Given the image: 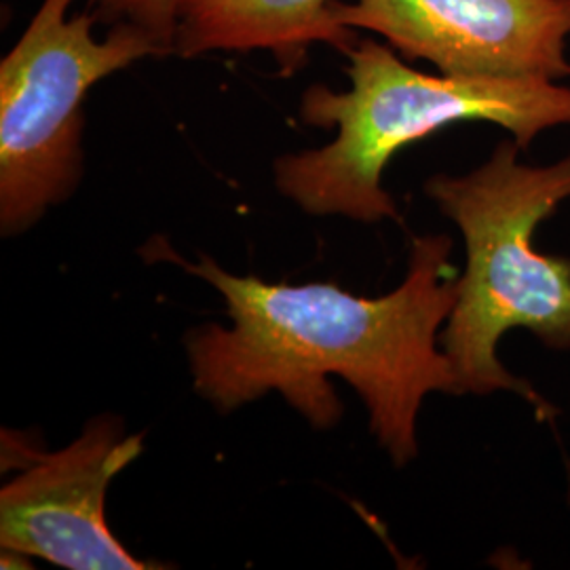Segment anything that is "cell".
I'll list each match as a JSON object with an SVG mask.
<instances>
[{"label": "cell", "instance_id": "6", "mask_svg": "<svg viewBox=\"0 0 570 570\" xmlns=\"http://www.w3.org/2000/svg\"><path fill=\"white\" fill-rule=\"evenodd\" d=\"M115 416L96 419L60 452L30 461L0 492L2 551L42 558L68 570H148L106 522L110 482L142 452Z\"/></svg>", "mask_w": 570, "mask_h": 570}, {"label": "cell", "instance_id": "4", "mask_svg": "<svg viewBox=\"0 0 570 570\" xmlns=\"http://www.w3.org/2000/svg\"><path fill=\"white\" fill-rule=\"evenodd\" d=\"M75 0H42L20 41L0 61V228L16 235L81 183L82 106L98 82L159 45L131 23L94 37L91 11L68 18Z\"/></svg>", "mask_w": 570, "mask_h": 570}, {"label": "cell", "instance_id": "1", "mask_svg": "<svg viewBox=\"0 0 570 570\" xmlns=\"http://www.w3.org/2000/svg\"><path fill=\"white\" fill-rule=\"evenodd\" d=\"M148 247L225 296L233 326L186 336L195 389L220 412L279 391L313 428H334L343 406L330 379L341 376L364 400L381 446L406 465L419 452L425 395H461L454 366L438 348V332L459 301L446 235L414 239L404 284L383 298L334 284H266L226 273L207 256L188 265L165 242Z\"/></svg>", "mask_w": 570, "mask_h": 570}, {"label": "cell", "instance_id": "8", "mask_svg": "<svg viewBox=\"0 0 570 570\" xmlns=\"http://www.w3.org/2000/svg\"><path fill=\"white\" fill-rule=\"evenodd\" d=\"M180 0H96L91 16L98 23H131L159 45L161 53L169 56L174 47V32Z\"/></svg>", "mask_w": 570, "mask_h": 570}, {"label": "cell", "instance_id": "3", "mask_svg": "<svg viewBox=\"0 0 570 570\" xmlns=\"http://www.w3.org/2000/svg\"><path fill=\"white\" fill-rule=\"evenodd\" d=\"M518 153L515 140H505L465 176H433L425 193L468 245L459 301L440 336L461 395L508 389L541 406L501 366L497 343L511 327H527L548 346H570V261L534 249L537 226L570 199V157L534 167L520 164Z\"/></svg>", "mask_w": 570, "mask_h": 570}, {"label": "cell", "instance_id": "7", "mask_svg": "<svg viewBox=\"0 0 570 570\" xmlns=\"http://www.w3.org/2000/svg\"><path fill=\"white\" fill-rule=\"evenodd\" d=\"M334 0H180L171 53L193 60L205 53L266 51L284 75L305 66L311 45L338 53L360 32L338 23Z\"/></svg>", "mask_w": 570, "mask_h": 570}, {"label": "cell", "instance_id": "5", "mask_svg": "<svg viewBox=\"0 0 570 570\" xmlns=\"http://www.w3.org/2000/svg\"><path fill=\"white\" fill-rule=\"evenodd\" d=\"M338 23L383 37L402 58L440 75L569 79L570 0H353Z\"/></svg>", "mask_w": 570, "mask_h": 570}, {"label": "cell", "instance_id": "2", "mask_svg": "<svg viewBox=\"0 0 570 570\" xmlns=\"http://www.w3.org/2000/svg\"><path fill=\"white\" fill-rule=\"evenodd\" d=\"M346 61V91L317 82L301 98L303 122L336 127V138L275 161L277 190L313 216L367 225L397 218V205L383 188L389 161L450 125L492 122L520 148L546 129L570 125V87L548 79L428 75L370 37H360Z\"/></svg>", "mask_w": 570, "mask_h": 570}]
</instances>
